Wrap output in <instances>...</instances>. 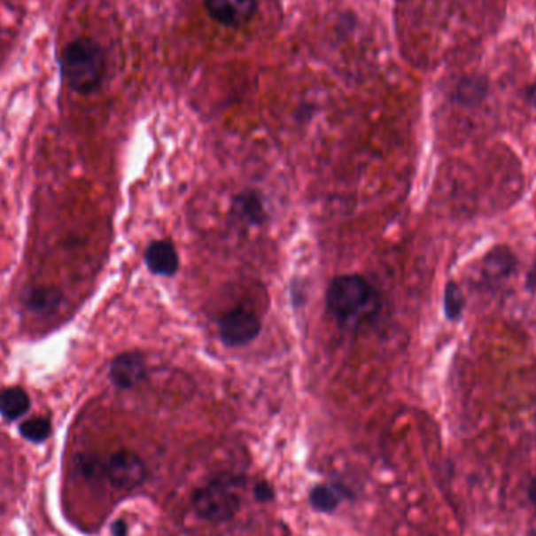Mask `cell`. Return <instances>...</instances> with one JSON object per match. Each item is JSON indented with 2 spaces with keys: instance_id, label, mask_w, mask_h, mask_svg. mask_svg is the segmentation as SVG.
<instances>
[{
  "instance_id": "cell-3",
  "label": "cell",
  "mask_w": 536,
  "mask_h": 536,
  "mask_svg": "<svg viewBox=\"0 0 536 536\" xmlns=\"http://www.w3.org/2000/svg\"><path fill=\"white\" fill-rule=\"evenodd\" d=\"M242 477L220 476L193 496V509L199 517L211 523L231 519L240 509Z\"/></svg>"
},
{
  "instance_id": "cell-6",
  "label": "cell",
  "mask_w": 536,
  "mask_h": 536,
  "mask_svg": "<svg viewBox=\"0 0 536 536\" xmlns=\"http://www.w3.org/2000/svg\"><path fill=\"white\" fill-rule=\"evenodd\" d=\"M110 380L120 389H132L148 380L146 358L138 352L118 354L110 364Z\"/></svg>"
},
{
  "instance_id": "cell-18",
  "label": "cell",
  "mask_w": 536,
  "mask_h": 536,
  "mask_svg": "<svg viewBox=\"0 0 536 536\" xmlns=\"http://www.w3.org/2000/svg\"><path fill=\"white\" fill-rule=\"evenodd\" d=\"M112 533L113 536H128V524L124 523L122 519H118L112 525Z\"/></svg>"
},
{
  "instance_id": "cell-16",
  "label": "cell",
  "mask_w": 536,
  "mask_h": 536,
  "mask_svg": "<svg viewBox=\"0 0 536 536\" xmlns=\"http://www.w3.org/2000/svg\"><path fill=\"white\" fill-rule=\"evenodd\" d=\"M60 299V295L57 292H52L49 289H40L30 293L28 297V306L34 311H49V307L57 306Z\"/></svg>"
},
{
  "instance_id": "cell-5",
  "label": "cell",
  "mask_w": 536,
  "mask_h": 536,
  "mask_svg": "<svg viewBox=\"0 0 536 536\" xmlns=\"http://www.w3.org/2000/svg\"><path fill=\"white\" fill-rule=\"evenodd\" d=\"M105 477L115 488L130 491L142 485L146 477V468L136 454L130 450H120L110 456Z\"/></svg>"
},
{
  "instance_id": "cell-9",
  "label": "cell",
  "mask_w": 536,
  "mask_h": 536,
  "mask_svg": "<svg viewBox=\"0 0 536 536\" xmlns=\"http://www.w3.org/2000/svg\"><path fill=\"white\" fill-rule=\"evenodd\" d=\"M232 217L248 226H260L267 220L264 201L258 191L245 190L234 198L231 206Z\"/></svg>"
},
{
  "instance_id": "cell-7",
  "label": "cell",
  "mask_w": 536,
  "mask_h": 536,
  "mask_svg": "<svg viewBox=\"0 0 536 536\" xmlns=\"http://www.w3.org/2000/svg\"><path fill=\"white\" fill-rule=\"evenodd\" d=\"M204 7L212 19L226 27H240L252 20L258 0H204Z\"/></svg>"
},
{
  "instance_id": "cell-14",
  "label": "cell",
  "mask_w": 536,
  "mask_h": 536,
  "mask_svg": "<svg viewBox=\"0 0 536 536\" xmlns=\"http://www.w3.org/2000/svg\"><path fill=\"white\" fill-rule=\"evenodd\" d=\"M20 435L30 442H44L50 435V422L44 417L26 421L19 427Z\"/></svg>"
},
{
  "instance_id": "cell-15",
  "label": "cell",
  "mask_w": 536,
  "mask_h": 536,
  "mask_svg": "<svg viewBox=\"0 0 536 536\" xmlns=\"http://www.w3.org/2000/svg\"><path fill=\"white\" fill-rule=\"evenodd\" d=\"M79 469L85 478H101L107 474V462H102L97 456H79Z\"/></svg>"
},
{
  "instance_id": "cell-2",
  "label": "cell",
  "mask_w": 536,
  "mask_h": 536,
  "mask_svg": "<svg viewBox=\"0 0 536 536\" xmlns=\"http://www.w3.org/2000/svg\"><path fill=\"white\" fill-rule=\"evenodd\" d=\"M63 81L75 93L89 95L104 79L105 55L101 46L89 38H77L68 43L60 57Z\"/></svg>"
},
{
  "instance_id": "cell-10",
  "label": "cell",
  "mask_w": 536,
  "mask_h": 536,
  "mask_svg": "<svg viewBox=\"0 0 536 536\" xmlns=\"http://www.w3.org/2000/svg\"><path fill=\"white\" fill-rule=\"evenodd\" d=\"M30 408V397L20 387H7L0 391V416L7 421H16Z\"/></svg>"
},
{
  "instance_id": "cell-11",
  "label": "cell",
  "mask_w": 536,
  "mask_h": 536,
  "mask_svg": "<svg viewBox=\"0 0 536 536\" xmlns=\"http://www.w3.org/2000/svg\"><path fill=\"white\" fill-rule=\"evenodd\" d=\"M346 496V489L339 485H319L311 491L309 502L322 513H331Z\"/></svg>"
},
{
  "instance_id": "cell-17",
  "label": "cell",
  "mask_w": 536,
  "mask_h": 536,
  "mask_svg": "<svg viewBox=\"0 0 536 536\" xmlns=\"http://www.w3.org/2000/svg\"><path fill=\"white\" fill-rule=\"evenodd\" d=\"M254 496H256L259 502H272L275 499V491H273L272 485H268V482L258 483L256 488H254Z\"/></svg>"
},
{
  "instance_id": "cell-4",
  "label": "cell",
  "mask_w": 536,
  "mask_h": 536,
  "mask_svg": "<svg viewBox=\"0 0 536 536\" xmlns=\"http://www.w3.org/2000/svg\"><path fill=\"white\" fill-rule=\"evenodd\" d=\"M262 323L256 314L246 309H234L218 322V334L224 346H242L258 338Z\"/></svg>"
},
{
  "instance_id": "cell-12",
  "label": "cell",
  "mask_w": 536,
  "mask_h": 536,
  "mask_svg": "<svg viewBox=\"0 0 536 536\" xmlns=\"http://www.w3.org/2000/svg\"><path fill=\"white\" fill-rule=\"evenodd\" d=\"M485 272L489 278L503 279L515 272L517 259L505 248H497L496 252H489L485 260Z\"/></svg>"
},
{
  "instance_id": "cell-19",
  "label": "cell",
  "mask_w": 536,
  "mask_h": 536,
  "mask_svg": "<svg viewBox=\"0 0 536 536\" xmlns=\"http://www.w3.org/2000/svg\"><path fill=\"white\" fill-rule=\"evenodd\" d=\"M527 496H529V501L532 502V505H535L536 507V474L533 476V478L530 480L529 489H527Z\"/></svg>"
},
{
  "instance_id": "cell-13",
  "label": "cell",
  "mask_w": 536,
  "mask_h": 536,
  "mask_svg": "<svg viewBox=\"0 0 536 536\" xmlns=\"http://www.w3.org/2000/svg\"><path fill=\"white\" fill-rule=\"evenodd\" d=\"M464 309V297L460 285L450 281L444 291V313L448 320H458Z\"/></svg>"
},
{
  "instance_id": "cell-8",
  "label": "cell",
  "mask_w": 536,
  "mask_h": 536,
  "mask_svg": "<svg viewBox=\"0 0 536 536\" xmlns=\"http://www.w3.org/2000/svg\"><path fill=\"white\" fill-rule=\"evenodd\" d=\"M144 264L157 276H175L179 272V254L170 240H154L144 250Z\"/></svg>"
},
{
  "instance_id": "cell-20",
  "label": "cell",
  "mask_w": 536,
  "mask_h": 536,
  "mask_svg": "<svg viewBox=\"0 0 536 536\" xmlns=\"http://www.w3.org/2000/svg\"><path fill=\"white\" fill-rule=\"evenodd\" d=\"M535 104H536V101H535Z\"/></svg>"
},
{
  "instance_id": "cell-1",
  "label": "cell",
  "mask_w": 536,
  "mask_h": 536,
  "mask_svg": "<svg viewBox=\"0 0 536 536\" xmlns=\"http://www.w3.org/2000/svg\"><path fill=\"white\" fill-rule=\"evenodd\" d=\"M326 309L342 326L369 323L381 309L380 292L360 275H340L326 289Z\"/></svg>"
}]
</instances>
